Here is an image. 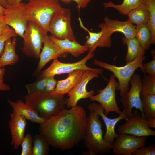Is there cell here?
<instances>
[{
  "instance_id": "6da1fadb",
  "label": "cell",
  "mask_w": 155,
  "mask_h": 155,
  "mask_svg": "<svg viewBox=\"0 0 155 155\" xmlns=\"http://www.w3.org/2000/svg\"><path fill=\"white\" fill-rule=\"evenodd\" d=\"M87 122L82 107H65L40 124L39 132L50 146L61 150H69L83 140Z\"/></svg>"
},
{
  "instance_id": "7a4b0ae2",
  "label": "cell",
  "mask_w": 155,
  "mask_h": 155,
  "mask_svg": "<svg viewBox=\"0 0 155 155\" xmlns=\"http://www.w3.org/2000/svg\"><path fill=\"white\" fill-rule=\"evenodd\" d=\"M89 110L83 139L88 150L84 152V154L98 155L108 154L112 150V144L107 143L104 139L102 123L99 119L100 116L95 111L91 109Z\"/></svg>"
},
{
  "instance_id": "3957f363",
  "label": "cell",
  "mask_w": 155,
  "mask_h": 155,
  "mask_svg": "<svg viewBox=\"0 0 155 155\" xmlns=\"http://www.w3.org/2000/svg\"><path fill=\"white\" fill-rule=\"evenodd\" d=\"M67 99L64 95L45 92L28 94L24 97L25 102L46 120L56 115L65 108Z\"/></svg>"
},
{
  "instance_id": "277c9868",
  "label": "cell",
  "mask_w": 155,
  "mask_h": 155,
  "mask_svg": "<svg viewBox=\"0 0 155 155\" xmlns=\"http://www.w3.org/2000/svg\"><path fill=\"white\" fill-rule=\"evenodd\" d=\"M145 58L144 55L140 56L130 63H126L125 65L119 67L97 59L94 60L93 63L95 65L111 71L117 78L119 84L116 90L119 91L120 95L122 96L125 95L129 91V82L135 70L139 68L145 73L143 62Z\"/></svg>"
},
{
  "instance_id": "5b68a950",
  "label": "cell",
  "mask_w": 155,
  "mask_h": 155,
  "mask_svg": "<svg viewBox=\"0 0 155 155\" xmlns=\"http://www.w3.org/2000/svg\"><path fill=\"white\" fill-rule=\"evenodd\" d=\"M59 0H29L26 4L29 20L38 25L46 35L54 13L61 7Z\"/></svg>"
},
{
  "instance_id": "8992f818",
  "label": "cell",
  "mask_w": 155,
  "mask_h": 155,
  "mask_svg": "<svg viewBox=\"0 0 155 155\" xmlns=\"http://www.w3.org/2000/svg\"><path fill=\"white\" fill-rule=\"evenodd\" d=\"M71 9L61 7L54 13L51 18L49 32L57 39H67L77 42L71 27Z\"/></svg>"
},
{
  "instance_id": "52a82bcc",
  "label": "cell",
  "mask_w": 155,
  "mask_h": 155,
  "mask_svg": "<svg viewBox=\"0 0 155 155\" xmlns=\"http://www.w3.org/2000/svg\"><path fill=\"white\" fill-rule=\"evenodd\" d=\"M46 34L36 24L29 20L23 38L22 51L27 57L38 59Z\"/></svg>"
},
{
  "instance_id": "ba28073f",
  "label": "cell",
  "mask_w": 155,
  "mask_h": 155,
  "mask_svg": "<svg viewBox=\"0 0 155 155\" xmlns=\"http://www.w3.org/2000/svg\"><path fill=\"white\" fill-rule=\"evenodd\" d=\"M26 4L21 2L13 5H8L3 16L6 24L11 27L17 35L22 38L29 21Z\"/></svg>"
},
{
  "instance_id": "9c48e42d",
  "label": "cell",
  "mask_w": 155,
  "mask_h": 155,
  "mask_svg": "<svg viewBox=\"0 0 155 155\" xmlns=\"http://www.w3.org/2000/svg\"><path fill=\"white\" fill-rule=\"evenodd\" d=\"M103 72L102 70L100 68L84 70L80 80L68 94L69 97L65 106L66 108L69 109L76 106L80 100L90 98L94 95V91H87V86L90 81L98 77L99 75L102 74Z\"/></svg>"
},
{
  "instance_id": "30bf717a",
  "label": "cell",
  "mask_w": 155,
  "mask_h": 155,
  "mask_svg": "<svg viewBox=\"0 0 155 155\" xmlns=\"http://www.w3.org/2000/svg\"><path fill=\"white\" fill-rule=\"evenodd\" d=\"M114 74L110 77L107 86L103 89H99L98 94L90 97V99L92 101L99 102L104 110V114L108 115L111 112H114L120 115L122 111L120 110L115 99V91L118 85Z\"/></svg>"
},
{
  "instance_id": "8fae6325",
  "label": "cell",
  "mask_w": 155,
  "mask_h": 155,
  "mask_svg": "<svg viewBox=\"0 0 155 155\" xmlns=\"http://www.w3.org/2000/svg\"><path fill=\"white\" fill-rule=\"evenodd\" d=\"M130 82L131 87L129 90L124 95L121 96L120 101L122 103L124 111L127 118L131 117L133 114L132 109L135 108L136 110H139L142 116L145 117L143 112L140 97L142 88V79L140 75L134 73Z\"/></svg>"
},
{
  "instance_id": "7c38bea8",
  "label": "cell",
  "mask_w": 155,
  "mask_h": 155,
  "mask_svg": "<svg viewBox=\"0 0 155 155\" xmlns=\"http://www.w3.org/2000/svg\"><path fill=\"white\" fill-rule=\"evenodd\" d=\"M94 51H90L83 58L75 63H65L61 62L57 58L53 59L51 65L46 69L40 71L37 77H48L51 76L62 74H69L78 70H93L88 67L86 63L89 60L93 58L95 55Z\"/></svg>"
},
{
  "instance_id": "4fadbf2b",
  "label": "cell",
  "mask_w": 155,
  "mask_h": 155,
  "mask_svg": "<svg viewBox=\"0 0 155 155\" xmlns=\"http://www.w3.org/2000/svg\"><path fill=\"white\" fill-rule=\"evenodd\" d=\"M125 122L118 128L119 134L125 133L140 137L155 135V131L148 126V120L135 111L133 115L125 119Z\"/></svg>"
},
{
  "instance_id": "5bb4252c",
  "label": "cell",
  "mask_w": 155,
  "mask_h": 155,
  "mask_svg": "<svg viewBox=\"0 0 155 155\" xmlns=\"http://www.w3.org/2000/svg\"><path fill=\"white\" fill-rule=\"evenodd\" d=\"M147 137H137L132 135L119 134L112 144L113 154L115 155H132L137 149L145 146Z\"/></svg>"
},
{
  "instance_id": "9a60e30c",
  "label": "cell",
  "mask_w": 155,
  "mask_h": 155,
  "mask_svg": "<svg viewBox=\"0 0 155 155\" xmlns=\"http://www.w3.org/2000/svg\"><path fill=\"white\" fill-rule=\"evenodd\" d=\"M78 20L80 27L87 32L89 34V36L86 37V41L84 44L88 48V52H94L97 47L109 48L111 47V35L104 28L98 26L101 30L98 32H92L84 26L80 17L78 18Z\"/></svg>"
},
{
  "instance_id": "2e32d148",
  "label": "cell",
  "mask_w": 155,
  "mask_h": 155,
  "mask_svg": "<svg viewBox=\"0 0 155 155\" xmlns=\"http://www.w3.org/2000/svg\"><path fill=\"white\" fill-rule=\"evenodd\" d=\"M88 109L95 111L101 117L106 127V131L103 136L104 139L106 142L112 144L114 139H117L118 136L115 132V126L120 121L127 118L126 113L123 111L122 113L118 117L111 119L107 117L104 114V110L99 103H91L88 105Z\"/></svg>"
},
{
  "instance_id": "e0dca14e",
  "label": "cell",
  "mask_w": 155,
  "mask_h": 155,
  "mask_svg": "<svg viewBox=\"0 0 155 155\" xmlns=\"http://www.w3.org/2000/svg\"><path fill=\"white\" fill-rule=\"evenodd\" d=\"M43 44L38 65L33 73V75L36 76L50 61L55 58L65 57L68 54L61 52L50 39L48 35L45 37Z\"/></svg>"
},
{
  "instance_id": "ac0fdd59",
  "label": "cell",
  "mask_w": 155,
  "mask_h": 155,
  "mask_svg": "<svg viewBox=\"0 0 155 155\" xmlns=\"http://www.w3.org/2000/svg\"><path fill=\"white\" fill-rule=\"evenodd\" d=\"M104 22L99 25L104 28L110 35L115 32H120L125 36V38L129 39L135 37L136 26L134 25L128 20L121 21L114 20L106 16L104 18Z\"/></svg>"
},
{
  "instance_id": "d6986e66",
  "label": "cell",
  "mask_w": 155,
  "mask_h": 155,
  "mask_svg": "<svg viewBox=\"0 0 155 155\" xmlns=\"http://www.w3.org/2000/svg\"><path fill=\"white\" fill-rule=\"evenodd\" d=\"M9 124L11 137V144L13 146L14 149L16 150L24 137L27 124L26 119L23 116L13 111L11 113Z\"/></svg>"
},
{
  "instance_id": "ffe728a7",
  "label": "cell",
  "mask_w": 155,
  "mask_h": 155,
  "mask_svg": "<svg viewBox=\"0 0 155 155\" xmlns=\"http://www.w3.org/2000/svg\"><path fill=\"white\" fill-rule=\"evenodd\" d=\"M7 102L11 106L13 111L23 116L26 119L40 125L44 123L46 120L41 117L32 107L21 100H18L15 102L8 100Z\"/></svg>"
},
{
  "instance_id": "44dd1931",
  "label": "cell",
  "mask_w": 155,
  "mask_h": 155,
  "mask_svg": "<svg viewBox=\"0 0 155 155\" xmlns=\"http://www.w3.org/2000/svg\"><path fill=\"white\" fill-rule=\"evenodd\" d=\"M48 36L61 52L70 54L75 57H79L88 51L87 46L80 44L78 42H75L67 39H57L51 35Z\"/></svg>"
},
{
  "instance_id": "7402d4cb",
  "label": "cell",
  "mask_w": 155,
  "mask_h": 155,
  "mask_svg": "<svg viewBox=\"0 0 155 155\" xmlns=\"http://www.w3.org/2000/svg\"><path fill=\"white\" fill-rule=\"evenodd\" d=\"M84 71H74L69 73L66 78L57 80L55 89L50 93L61 95L68 94L80 80Z\"/></svg>"
},
{
  "instance_id": "603a6c76",
  "label": "cell",
  "mask_w": 155,
  "mask_h": 155,
  "mask_svg": "<svg viewBox=\"0 0 155 155\" xmlns=\"http://www.w3.org/2000/svg\"><path fill=\"white\" fill-rule=\"evenodd\" d=\"M16 37L10 38L5 42L3 51L0 57V69L7 65H13L19 61L16 48Z\"/></svg>"
},
{
  "instance_id": "cb8c5ba5",
  "label": "cell",
  "mask_w": 155,
  "mask_h": 155,
  "mask_svg": "<svg viewBox=\"0 0 155 155\" xmlns=\"http://www.w3.org/2000/svg\"><path fill=\"white\" fill-rule=\"evenodd\" d=\"M123 41V44H127V47L125 59L126 63H130L139 56L144 55L145 51L135 37L129 39L124 38Z\"/></svg>"
},
{
  "instance_id": "d4e9b609",
  "label": "cell",
  "mask_w": 155,
  "mask_h": 155,
  "mask_svg": "<svg viewBox=\"0 0 155 155\" xmlns=\"http://www.w3.org/2000/svg\"><path fill=\"white\" fill-rule=\"evenodd\" d=\"M127 15L128 20L136 26L146 24L149 21V11L144 3L131 11Z\"/></svg>"
},
{
  "instance_id": "484cf974",
  "label": "cell",
  "mask_w": 155,
  "mask_h": 155,
  "mask_svg": "<svg viewBox=\"0 0 155 155\" xmlns=\"http://www.w3.org/2000/svg\"><path fill=\"white\" fill-rule=\"evenodd\" d=\"M143 3H144V0H123L121 4L116 5L110 0L107 2L104 3L103 4L105 8H113L120 14L126 16L131 11Z\"/></svg>"
},
{
  "instance_id": "4316f807",
  "label": "cell",
  "mask_w": 155,
  "mask_h": 155,
  "mask_svg": "<svg viewBox=\"0 0 155 155\" xmlns=\"http://www.w3.org/2000/svg\"><path fill=\"white\" fill-rule=\"evenodd\" d=\"M135 37L145 51L148 49L151 44V34L146 24L136 26Z\"/></svg>"
},
{
  "instance_id": "83f0119b",
  "label": "cell",
  "mask_w": 155,
  "mask_h": 155,
  "mask_svg": "<svg viewBox=\"0 0 155 155\" xmlns=\"http://www.w3.org/2000/svg\"><path fill=\"white\" fill-rule=\"evenodd\" d=\"M142 107L145 118H155V94L142 96Z\"/></svg>"
},
{
  "instance_id": "f1b7e54d",
  "label": "cell",
  "mask_w": 155,
  "mask_h": 155,
  "mask_svg": "<svg viewBox=\"0 0 155 155\" xmlns=\"http://www.w3.org/2000/svg\"><path fill=\"white\" fill-rule=\"evenodd\" d=\"M32 155H47L49 153V144L40 134L33 139Z\"/></svg>"
},
{
  "instance_id": "f546056e",
  "label": "cell",
  "mask_w": 155,
  "mask_h": 155,
  "mask_svg": "<svg viewBox=\"0 0 155 155\" xmlns=\"http://www.w3.org/2000/svg\"><path fill=\"white\" fill-rule=\"evenodd\" d=\"M145 4L149 12L150 19L146 24L151 33L150 43L155 44V0H144Z\"/></svg>"
},
{
  "instance_id": "4dcf8cb0",
  "label": "cell",
  "mask_w": 155,
  "mask_h": 155,
  "mask_svg": "<svg viewBox=\"0 0 155 155\" xmlns=\"http://www.w3.org/2000/svg\"><path fill=\"white\" fill-rule=\"evenodd\" d=\"M152 94H155V76L144 75L142 80L140 94L142 96Z\"/></svg>"
},
{
  "instance_id": "1f68e13d",
  "label": "cell",
  "mask_w": 155,
  "mask_h": 155,
  "mask_svg": "<svg viewBox=\"0 0 155 155\" xmlns=\"http://www.w3.org/2000/svg\"><path fill=\"white\" fill-rule=\"evenodd\" d=\"M47 78L37 77L34 82L25 86L28 94H31L36 93L44 92Z\"/></svg>"
},
{
  "instance_id": "d6a6232c",
  "label": "cell",
  "mask_w": 155,
  "mask_h": 155,
  "mask_svg": "<svg viewBox=\"0 0 155 155\" xmlns=\"http://www.w3.org/2000/svg\"><path fill=\"white\" fill-rule=\"evenodd\" d=\"M33 141L30 134L28 133L24 136L20 145L22 148L21 155H32Z\"/></svg>"
},
{
  "instance_id": "836d02e7",
  "label": "cell",
  "mask_w": 155,
  "mask_h": 155,
  "mask_svg": "<svg viewBox=\"0 0 155 155\" xmlns=\"http://www.w3.org/2000/svg\"><path fill=\"white\" fill-rule=\"evenodd\" d=\"M17 36L14 30L9 27L0 36V57L3 51L5 41L9 38L17 37Z\"/></svg>"
},
{
  "instance_id": "e575fe53",
  "label": "cell",
  "mask_w": 155,
  "mask_h": 155,
  "mask_svg": "<svg viewBox=\"0 0 155 155\" xmlns=\"http://www.w3.org/2000/svg\"><path fill=\"white\" fill-rule=\"evenodd\" d=\"M132 155H155V146L153 144L147 146H143L137 149Z\"/></svg>"
},
{
  "instance_id": "d590c367",
  "label": "cell",
  "mask_w": 155,
  "mask_h": 155,
  "mask_svg": "<svg viewBox=\"0 0 155 155\" xmlns=\"http://www.w3.org/2000/svg\"><path fill=\"white\" fill-rule=\"evenodd\" d=\"M54 76H51L47 77L44 92L50 93L55 89L57 80L55 79Z\"/></svg>"
},
{
  "instance_id": "8d00e7d4",
  "label": "cell",
  "mask_w": 155,
  "mask_h": 155,
  "mask_svg": "<svg viewBox=\"0 0 155 155\" xmlns=\"http://www.w3.org/2000/svg\"><path fill=\"white\" fill-rule=\"evenodd\" d=\"M145 73L155 76V58L150 62L143 64Z\"/></svg>"
},
{
  "instance_id": "74e56055",
  "label": "cell",
  "mask_w": 155,
  "mask_h": 155,
  "mask_svg": "<svg viewBox=\"0 0 155 155\" xmlns=\"http://www.w3.org/2000/svg\"><path fill=\"white\" fill-rule=\"evenodd\" d=\"M5 69L3 67L0 69V91H6L11 90L10 87L4 82V77Z\"/></svg>"
},
{
  "instance_id": "f35d334b",
  "label": "cell",
  "mask_w": 155,
  "mask_h": 155,
  "mask_svg": "<svg viewBox=\"0 0 155 155\" xmlns=\"http://www.w3.org/2000/svg\"><path fill=\"white\" fill-rule=\"evenodd\" d=\"M65 3L69 4L72 1L75 2L77 3V7L80 9V8H84L88 5V4L91 0H59Z\"/></svg>"
},
{
  "instance_id": "ab89813d",
  "label": "cell",
  "mask_w": 155,
  "mask_h": 155,
  "mask_svg": "<svg viewBox=\"0 0 155 155\" xmlns=\"http://www.w3.org/2000/svg\"><path fill=\"white\" fill-rule=\"evenodd\" d=\"M9 28L4 20L3 16L0 17V36L2 34Z\"/></svg>"
},
{
  "instance_id": "60d3db41",
  "label": "cell",
  "mask_w": 155,
  "mask_h": 155,
  "mask_svg": "<svg viewBox=\"0 0 155 155\" xmlns=\"http://www.w3.org/2000/svg\"><path fill=\"white\" fill-rule=\"evenodd\" d=\"M148 120V126L149 127L155 128V118H151Z\"/></svg>"
},
{
  "instance_id": "b9f144b4",
  "label": "cell",
  "mask_w": 155,
  "mask_h": 155,
  "mask_svg": "<svg viewBox=\"0 0 155 155\" xmlns=\"http://www.w3.org/2000/svg\"><path fill=\"white\" fill-rule=\"evenodd\" d=\"M6 10V8L0 4V17L3 16Z\"/></svg>"
},
{
  "instance_id": "7bdbcfd3",
  "label": "cell",
  "mask_w": 155,
  "mask_h": 155,
  "mask_svg": "<svg viewBox=\"0 0 155 155\" xmlns=\"http://www.w3.org/2000/svg\"><path fill=\"white\" fill-rule=\"evenodd\" d=\"M0 4L5 8L9 5L6 0H0Z\"/></svg>"
},
{
  "instance_id": "ee69618b",
  "label": "cell",
  "mask_w": 155,
  "mask_h": 155,
  "mask_svg": "<svg viewBox=\"0 0 155 155\" xmlns=\"http://www.w3.org/2000/svg\"><path fill=\"white\" fill-rule=\"evenodd\" d=\"M9 5H11L15 4V0H6Z\"/></svg>"
},
{
  "instance_id": "f6af8a7d",
  "label": "cell",
  "mask_w": 155,
  "mask_h": 155,
  "mask_svg": "<svg viewBox=\"0 0 155 155\" xmlns=\"http://www.w3.org/2000/svg\"><path fill=\"white\" fill-rule=\"evenodd\" d=\"M151 53L153 57V58H155V50H151Z\"/></svg>"
},
{
  "instance_id": "bcb514c9",
  "label": "cell",
  "mask_w": 155,
  "mask_h": 155,
  "mask_svg": "<svg viewBox=\"0 0 155 155\" xmlns=\"http://www.w3.org/2000/svg\"><path fill=\"white\" fill-rule=\"evenodd\" d=\"M22 0H15V4L21 2Z\"/></svg>"
},
{
  "instance_id": "7dc6e473",
  "label": "cell",
  "mask_w": 155,
  "mask_h": 155,
  "mask_svg": "<svg viewBox=\"0 0 155 155\" xmlns=\"http://www.w3.org/2000/svg\"><path fill=\"white\" fill-rule=\"evenodd\" d=\"M27 1H28L29 0H26Z\"/></svg>"
}]
</instances>
